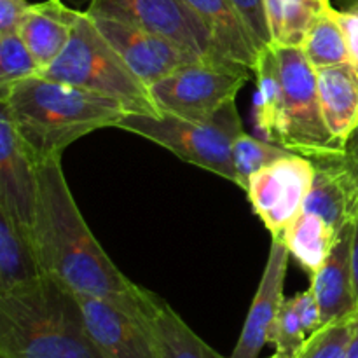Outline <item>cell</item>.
Instances as JSON below:
<instances>
[{
    "label": "cell",
    "mask_w": 358,
    "mask_h": 358,
    "mask_svg": "<svg viewBox=\"0 0 358 358\" xmlns=\"http://www.w3.org/2000/svg\"><path fill=\"white\" fill-rule=\"evenodd\" d=\"M339 234L341 233L318 215L301 212V215L285 231L282 240L289 248L290 257L296 259L304 271L313 275L327 261Z\"/></svg>",
    "instance_id": "cell-20"
},
{
    "label": "cell",
    "mask_w": 358,
    "mask_h": 358,
    "mask_svg": "<svg viewBox=\"0 0 358 358\" xmlns=\"http://www.w3.org/2000/svg\"><path fill=\"white\" fill-rule=\"evenodd\" d=\"M2 358H103L86 331L76 294L44 276L0 296Z\"/></svg>",
    "instance_id": "cell-3"
},
{
    "label": "cell",
    "mask_w": 358,
    "mask_h": 358,
    "mask_svg": "<svg viewBox=\"0 0 358 358\" xmlns=\"http://www.w3.org/2000/svg\"><path fill=\"white\" fill-rule=\"evenodd\" d=\"M345 154L348 156V159L352 161V164L357 168V171H358V126H357L355 131L352 133V136L348 138V142H346Z\"/></svg>",
    "instance_id": "cell-33"
},
{
    "label": "cell",
    "mask_w": 358,
    "mask_h": 358,
    "mask_svg": "<svg viewBox=\"0 0 358 358\" xmlns=\"http://www.w3.org/2000/svg\"><path fill=\"white\" fill-rule=\"evenodd\" d=\"M294 308H296V313L299 317L301 324H303L304 331L308 336H311L313 332H317L322 327V313L320 306L317 303V297H315L313 290L308 289L303 292L296 294L292 297Z\"/></svg>",
    "instance_id": "cell-30"
},
{
    "label": "cell",
    "mask_w": 358,
    "mask_h": 358,
    "mask_svg": "<svg viewBox=\"0 0 358 358\" xmlns=\"http://www.w3.org/2000/svg\"><path fill=\"white\" fill-rule=\"evenodd\" d=\"M86 13L163 35L199 58L224 59L217 55L208 28L187 0H91Z\"/></svg>",
    "instance_id": "cell-8"
},
{
    "label": "cell",
    "mask_w": 358,
    "mask_h": 358,
    "mask_svg": "<svg viewBox=\"0 0 358 358\" xmlns=\"http://www.w3.org/2000/svg\"><path fill=\"white\" fill-rule=\"evenodd\" d=\"M338 20L345 31L346 44H348L350 63L355 66L358 72V14L352 10H338Z\"/></svg>",
    "instance_id": "cell-32"
},
{
    "label": "cell",
    "mask_w": 358,
    "mask_h": 358,
    "mask_svg": "<svg viewBox=\"0 0 358 358\" xmlns=\"http://www.w3.org/2000/svg\"><path fill=\"white\" fill-rule=\"evenodd\" d=\"M80 10L70 9L62 0L31 3L20 24V37L44 72L66 48ZM41 72V73H42Z\"/></svg>",
    "instance_id": "cell-17"
},
{
    "label": "cell",
    "mask_w": 358,
    "mask_h": 358,
    "mask_svg": "<svg viewBox=\"0 0 358 358\" xmlns=\"http://www.w3.org/2000/svg\"><path fill=\"white\" fill-rule=\"evenodd\" d=\"M358 325V311L348 317L322 325L308 336L306 343L294 358H345Z\"/></svg>",
    "instance_id": "cell-26"
},
{
    "label": "cell",
    "mask_w": 358,
    "mask_h": 358,
    "mask_svg": "<svg viewBox=\"0 0 358 358\" xmlns=\"http://www.w3.org/2000/svg\"><path fill=\"white\" fill-rule=\"evenodd\" d=\"M301 49L315 70L350 62L345 31H343L338 20V10L334 7L327 6L322 10L320 16L308 30Z\"/></svg>",
    "instance_id": "cell-24"
},
{
    "label": "cell",
    "mask_w": 358,
    "mask_h": 358,
    "mask_svg": "<svg viewBox=\"0 0 358 358\" xmlns=\"http://www.w3.org/2000/svg\"><path fill=\"white\" fill-rule=\"evenodd\" d=\"M273 45L301 48L311 24L331 0H264Z\"/></svg>",
    "instance_id": "cell-21"
},
{
    "label": "cell",
    "mask_w": 358,
    "mask_h": 358,
    "mask_svg": "<svg viewBox=\"0 0 358 358\" xmlns=\"http://www.w3.org/2000/svg\"><path fill=\"white\" fill-rule=\"evenodd\" d=\"M252 72L257 83L254 101L255 128L268 142L276 143L282 112V80L275 45H269L259 55Z\"/></svg>",
    "instance_id": "cell-22"
},
{
    "label": "cell",
    "mask_w": 358,
    "mask_h": 358,
    "mask_svg": "<svg viewBox=\"0 0 358 358\" xmlns=\"http://www.w3.org/2000/svg\"><path fill=\"white\" fill-rule=\"evenodd\" d=\"M41 77L103 94L128 112L163 115L149 87L126 65L86 10H80L66 48Z\"/></svg>",
    "instance_id": "cell-4"
},
{
    "label": "cell",
    "mask_w": 358,
    "mask_h": 358,
    "mask_svg": "<svg viewBox=\"0 0 358 358\" xmlns=\"http://www.w3.org/2000/svg\"><path fill=\"white\" fill-rule=\"evenodd\" d=\"M150 325L163 358H224L206 345L161 297Z\"/></svg>",
    "instance_id": "cell-23"
},
{
    "label": "cell",
    "mask_w": 358,
    "mask_h": 358,
    "mask_svg": "<svg viewBox=\"0 0 358 358\" xmlns=\"http://www.w3.org/2000/svg\"><path fill=\"white\" fill-rule=\"evenodd\" d=\"M313 175V161L294 152L252 175L245 192L271 238L282 240L290 224L301 215Z\"/></svg>",
    "instance_id": "cell-9"
},
{
    "label": "cell",
    "mask_w": 358,
    "mask_h": 358,
    "mask_svg": "<svg viewBox=\"0 0 358 358\" xmlns=\"http://www.w3.org/2000/svg\"><path fill=\"white\" fill-rule=\"evenodd\" d=\"M355 224H350L341 231L327 261L311 275L310 289L317 297L324 325L358 311L352 268Z\"/></svg>",
    "instance_id": "cell-15"
},
{
    "label": "cell",
    "mask_w": 358,
    "mask_h": 358,
    "mask_svg": "<svg viewBox=\"0 0 358 358\" xmlns=\"http://www.w3.org/2000/svg\"><path fill=\"white\" fill-rule=\"evenodd\" d=\"M317 86L325 124L345 149L358 126V72L350 62L317 70Z\"/></svg>",
    "instance_id": "cell-18"
},
{
    "label": "cell",
    "mask_w": 358,
    "mask_h": 358,
    "mask_svg": "<svg viewBox=\"0 0 358 358\" xmlns=\"http://www.w3.org/2000/svg\"><path fill=\"white\" fill-rule=\"evenodd\" d=\"M38 194V163L9 114L0 107V205L34 234Z\"/></svg>",
    "instance_id": "cell-12"
},
{
    "label": "cell",
    "mask_w": 358,
    "mask_h": 358,
    "mask_svg": "<svg viewBox=\"0 0 358 358\" xmlns=\"http://www.w3.org/2000/svg\"><path fill=\"white\" fill-rule=\"evenodd\" d=\"M44 276L34 234L0 205V296L34 285Z\"/></svg>",
    "instance_id": "cell-19"
},
{
    "label": "cell",
    "mask_w": 358,
    "mask_h": 358,
    "mask_svg": "<svg viewBox=\"0 0 358 358\" xmlns=\"http://www.w3.org/2000/svg\"><path fill=\"white\" fill-rule=\"evenodd\" d=\"M346 10H352V13L358 14V0H350L348 7H346Z\"/></svg>",
    "instance_id": "cell-36"
},
{
    "label": "cell",
    "mask_w": 358,
    "mask_h": 358,
    "mask_svg": "<svg viewBox=\"0 0 358 358\" xmlns=\"http://www.w3.org/2000/svg\"><path fill=\"white\" fill-rule=\"evenodd\" d=\"M210 31L217 55L252 70L264 49L233 0H187Z\"/></svg>",
    "instance_id": "cell-16"
},
{
    "label": "cell",
    "mask_w": 358,
    "mask_h": 358,
    "mask_svg": "<svg viewBox=\"0 0 358 358\" xmlns=\"http://www.w3.org/2000/svg\"><path fill=\"white\" fill-rule=\"evenodd\" d=\"M345 358H358V325H357V331H355V334H353V339H352V343H350L348 352H346Z\"/></svg>",
    "instance_id": "cell-35"
},
{
    "label": "cell",
    "mask_w": 358,
    "mask_h": 358,
    "mask_svg": "<svg viewBox=\"0 0 358 358\" xmlns=\"http://www.w3.org/2000/svg\"><path fill=\"white\" fill-rule=\"evenodd\" d=\"M86 331L103 358H163L152 325L98 297L79 296Z\"/></svg>",
    "instance_id": "cell-11"
},
{
    "label": "cell",
    "mask_w": 358,
    "mask_h": 358,
    "mask_svg": "<svg viewBox=\"0 0 358 358\" xmlns=\"http://www.w3.org/2000/svg\"><path fill=\"white\" fill-rule=\"evenodd\" d=\"M308 334L301 324L299 317L294 308L292 297L283 301L276 320L273 324L269 343L275 345V355L273 358H294L306 343Z\"/></svg>",
    "instance_id": "cell-28"
},
{
    "label": "cell",
    "mask_w": 358,
    "mask_h": 358,
    "mask_svg": "<svg viewBox=\"0 0 358 358\" xmlns=\"http://www.w3.org/2000/svg\"><path fill=\"white\" fill-rule=\"evenodd\" d=\"M315 175L303 212L324 219L341 233L358 220V171L345 152L310 157Z\"/></svg>",
    "instance_id": "cell-13"
},
{
    "label": "cell",
    "mask_w": 358,
    "mask_h": 358,
    "mask_svg": "<svg viewBox=\"0 0 358 358\" xmlns=\"http://www.w3.org/2000/svg\"><path fill=\"white\" fill-rule=\"evenodd\" d=\"M236 9L243 16L245 23L255 35L257 42L261 44L262 49L273 45L271 31H269L268 16H266V6L264 0H233Z\"/></svg>",
    "instance_id": "cell-29"
},
{
    "label": "cell",
    "mask_w": 358,
    "mask_h": 358,
    "mask_svg": "<svg viewBox=\"0 0 358 358\" xmlns=\"http://www.w3.org/2000/svg\"><path fill=\"white\" fill-rule=\"evenodd\" d=\"M352 268H353V287H355V296L358 299V220L355 224V234H353Z\"/></svg>",
    "instance_id": "cell-34"
},
{
    "label": "cell",
    "mask_w": 358,
    "mask_h": 358,
    "mask_svg": "<svg viewBox=\"0 0 358 358\" xmlns=\"http://www.w3.org/2000/svg\"><path fill=\"white\" fill-rule=\"evenodd\" d=\"M30 6L27 0H0V35L16 34Z\"/></svg>",
    "instance_id": "cell-31"
},
{
    "label": "cell",
    "mask_w": 358,
    "mask_h": 358,
    "mask_svg": "<svg viewBox=\"0 0 358 358\" xmlns=\"http://www.w3.org/2000/svg\"><path fill=\"white\" fill-rule=\"evenodd\" d=\"M34 241L45 276L150 324L159 297L133 283L94 238L66 184L62 157L38 163Z\"/></svg>",
    "instance_id": "cell-1"
},
{
    "label": "cell",
    "mask_w": 358,
    "mask_h": 358,
    "mask_svg": "<svg viewBox=\"0 0 358 358\" xmlns=\"http://www.w3.org/2000/svg\"><path fill=\"white\" fill-rule=\"evenodd\" d=\"M282 80V112L276 143L294 154L318 157L345 152L325 124L318 98L317 70L301 48H276Z\"/></svg>",
    "instance_id": "cell-6"
},
{
    "label": "cell",
    "mask_w": 358,
    "mask_h": 358,
    "mask_svg": "<svg viewBox=\"0 0 358 358\" xmlns=\"http://www.w3.org/2000/svg\"><path fill=\"white\" fill-rule=\"evenodd\" d=\"M0 107L37 163L62 157L76 140L101 128H115L128 114L117 100L45 77H30L0 94Z\"/></svg>",
    "instance_id": "cell-2"
},
{
    "label": "cell",
    "mask_w": 358,
    "mask_h": 358,
    "mask_svg": "<svg viewBox=\"0 0 358 358\" xmlns=\"http://www.w3.org/2000/svg\"><path fill=\"white\" fill-rule=\"evenodd\" d=\"M250 72L226 59L201 58L150 86V94L161 114L206 122L229 101L236 100L250 79Z\"/></svg>",
    "instance_id": "cell-7"
},
{
    "label": "cell",
    "mask_w": 358,
    "mask_h": 358,
    "mask_svg": "<svg viewBox=\"0 0 358 358\" xmlns=\"http://www.w3.org/2000/svg\"><path fill=\"white\" fill-rule=\"evenodd\" d=\"M115 128L143 136L164 147L178 159L203 168L236 184L233 164L234 140L243 133L236 100L229 101L206 122H192L175 115L128 112Z\"/></svg>",
    "instance_id": "cell-5"
},
{
    "label": "cell",
    "mask_w": 358,
    "mask_h": 358,
    "mask_svg": "<svg viewBox=\"0 0 358 358\" xmlns=\"http://www.w3.org/2000/svg\"><path fill=\"white\" fill-rule=\"evenodd\" d=\"M292 154L285 147L278 143L268 142V140H259L255 136L241 133L233 145V164L236 171V185L241 189H247L248 180L254 173H257L262 168L269 166L275 161Z\"/></svg>",
    "instance_id": "cell-25"
},
{
    "label": "cell",
    "mask_w": 358,
    "mask_h": 358,
    "mask_svg": "<svg viewBox=\"0 0 358 358\" xmlns=\"http://www.w3.org/2000/svg\"><path fill=\"white\" fill-rule=\"evenodd\" d=\"M289 262L290 252L287 245L283 243V240L273 238L268 262H266L261 283L248 310L243 331L233 353L227 358H259L266 343H269L273 324L285 301L283 285H285Z\"/></svg>",
    "instance_id": "cell-14"
},
{
    "label": "cell",
    "mask_w": 358,
    "mask_h": 358,
    "mask_svg": "<svg viewBox=\"0 0 358 358\" xmlns=\"http://www.w3.org/2000/svg\"><path fill=\"white\" fill-rule=\"evenodd\" d=\"M98 30L105 35L115 51L121 55L126 65L150 90L156 83L173 73L175 70L201 59L177 42L152 34L143 28L131 27L107 17H94ZM210 59V58H206Z\"/></svg>",
    "instance_id": "cell-10"
},
{
    "label": "cell",
    "mask_w": 358,
    "mask_h": 358,
    "mask_svg": "<svg viewBox=\"0 0 358 358\" xmlns=\"http://www.w3.org/2000/svg\"><path fill=\"white\" fill-rule=\"evenodd\" d=\"M41 66L20 34L0 35V94L17 83L41 76Z\"/></svg>",
    "instance_id": "cell-27"
}]
</instances>
